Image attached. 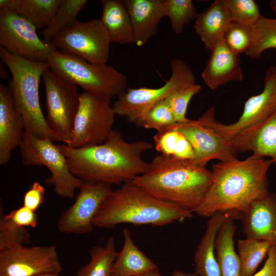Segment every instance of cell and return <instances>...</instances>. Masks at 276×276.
Segmentation results:
<instances>
[{
	"instance_id": "f6af8a7d",
	"label": "cell",
	"mask_w": 276,
	"mask_h": 276,
	"mask_svg": "<svg viewBox=\"0 0 276 276\" xmlns=\"http://www.w3.org/2000/svg\"><path fill=\"white\" fill-rule=\"evenodd\" d=\"M36 276H61L60 273H46L41 274H39Z\"/></svg>"
},
{
	"instance_id": "4316f807",
	"label": "cell",
	"mask_w": 276,
	"mask_h": 276,
	"mask_svg": "<svg viewBox=\"0 0 276 276\" xmlns=\"http://www.w3.org/2000/svg\"><path fill=\"white\" fill-rule=\"evenodd\" d=\"M153 139L155 148L160 154L187 160H194L195 158L189 141L174 127L157 132Z\"/></svg>"
},
{
	"instance_id": "44dd1931",
	"label": "cell",
	"mask_w": 276,
	"mask_h": 276,
	"mask_svg": "<svg viewBox=\"0 0 276 276\" xmlns=\"http://www.w3.org/2000/svg\"><path fill=\"white\" fill-rule=\"evenodd\" d=\"M132 29L133 43L137 47L146 44L157 33L165 17L164 0H125Z\"/></svg>"
},
{
	"instance_id": "bcb514c9",
	"label": "cell",
	"mask_w": 276,
	"mask_h": 276,
	"mask_svg": "<svg viewBox=\"0 0 276 276\" xmlns=\"http://www.w3.org/2000/svg\"><path fill=\"white\" fill-rule=\"evenodd\" d=\"M111 276H117L115 274H112Z\"/></svg>"
},
{
	"instance_id": "83f0119b",
	"label": "cell",
	"mask_w": 276,
	"mask_h": 276,
	"mask_svg": "<svg viewBox=\"0 0 276 276\" xmlns=\"http://www.w3.org/2000/svg\"><path fill=\"white\" fill-rule=\"evenodd\" d=\"M275 242L247 237L239 240L237 254L240 264L241 276H252Z\"/></svg>"
},
{
	"instance_id": "52a82bcc",
	"label": "cell",
	"mask_w": 276,
	"mask_h": 276,
	"mask_svg": "<svg viewBox=\"0 0 276 276\" xmlns=\"http://www.w3.org/2000/svg\"><path fill=\"white\" fill-rule=\"evenodd\" d=\"M22 163L26 166H44L51 173L45 183L54 187L55 193L65 198L74 197L82 180L71 172L67 159L58 145L46 138L39 137L25 131L19 146Z\"/></svg>"
},
{
	"instance_id": "d590c367",
	"label": "cell",
	"mask_w": 276,
	"mask_h": 276,
	"mask_svg": "<svg viewBox=\"0 0 276 276\" xmlns=\"http://www.w3.org/2000/svg\"><path fill=\"white\" fill-rule=\"evenodd\" d=\"M223 39L235 54L245 53L252 40V27L231 21L224 31Z\"/></svg>"
},
{
	"instance_id": "30bf717a",
	"label": "cell",
	"mask_w": 276,
	"mask_h": 276,
	"mask_svg": "<svg viewBox=\"0 0 276 276\" xmlns=\"http://www.w3.org/2000/svg\"><path fill=\"white\" fill-rule=\"evenodd\" d=\"M45 91L47 124L59 142L68 145L79 105L77 86L62 79L49 68L42 76Z\"/></svg>"
},
{
	"instance_id": "7a4b0ae2",
	"label": "cell",
	"mask_w": 276,
	"mask_h": 276,
	"mask_svg": "<svg viewBox=\"0 0 276 276\" xmlns=\"http://www.w3.org/2000/svg\"><path fill=\"white\" fill-rule=\"evenodd\" d=\"M272 163L252 154L244 160L214 164L212 182L195 213L204 217L226 213L239 218L254 201L269 192L267 174Z\"/></svg>"
},
{
	"instance_id": "277c9868",
	"label": "cell",
	"mask_w": 276,
	"mask_h": 276,
	"mask_svg": "<svg viewBox=\"0 0 276 276\" xmlns=\"http://www.w3.org/2000/svg\"><path fill=\"white\" fill-rule=\"evenodd\" d=\"M193 215L181 206L156 199L130 181L111 192L96 215L94 225L105 228L122 223L161 226Z\"/></svg>"
},
{
	"instance_id": "5bb4252c",
	"label": "cell",
	"mask_w": 276,
	"mask_h": 276,
	"mask_svg": "<svg viewBox=\"0 0 276 276\" xmlns=\"http://www.w3.org/2000/svg\"><path fill=\"white\" fill-rule=\"evenodd\" d=\"M36 29L17 14L0 9L1 47L31 61L47 62L51 53L58 49L51 41L41 40Z\"/></svg>"
},
{
	"instance_id": "7bdbcfd3",
	"label": "cell",
	"mask_w": 276,
	"mask_h": 276,
	"mask_svg": "<svg viewBox=\"0 0 276 276\" xmlns=\"http://www.w3.org/2000/svg\"><path fill=\"white\" fill-rule=\"evenodd\" d=\"M1 74L0 76L2 79L6 78L7 77V72L4 67L1 63Z\"/></svg>"
},
{
	"instance_id": "484cf974",
	"label": "cell",
	"mask_w": 276,
	"mask_h": 276,
	"mask_svg": "<svg viewBox=\"0 0 276 276\" xmlns=\"http://www.w3.org/2000/svg\"><path fill=\"white\" fill-rule=\"evenodd\" d=\"M61 0H1L6 9L22 17L36 28H47L52 22Z\"/></svg>"
},
{
	"instance_id": "f1b7e54d",
	"label": "cell",
	"mask_w": 276,
	"mask_h": 276,
	"mask_svg": "<svg viewBox=\"0 0 276 276\" xmlns=\"http://www.w3.org/2000/svg\"><path fill=\"white\" fill-rule=\"evenodd\" d=\"M90 261L82 266L76 276H111V269L117 251L112 236L104 246H95L89 251Z\"/></svg>"
},
{
	"instance_id": "7402d4cb",
	"label": "cell",
	"mask_w": 276,
	"mask_h": 276,
	"mask_svg": "<svg viewBox=\"0 0 276 276\" xmlns=\"http://www.w3.org/2000/svg\"><path fill=\"white\" fill-rule=\"evenodd\" d=\"M229 217L234 218L226 213H216L210 217L194 256L195 273L198 276H222L215 251V241L220 227Z\"/></svg>"
},
{
	"instance_id": "d6a6232c",
	"label": "cell",
	"mask_w": 276,
	"mask_h": 276,
	"mask_svg": "<svg viewBox=\"0 0 276 276\" xmlns=\"http://www.w3.org/2000/svg\"><path fill=\"white\" fill-rule=\"evenodd\" d=\"M177 122L166 100L152 106L144 114L139 126L162 132L174 127Z\"/></svg>"
},
{
	"instance_id": "cb8c5ba5",
	"label": "cell",
	"mask_w": 276,
	"mask_h": 276,
	"mask_svg": "<svg viewBox=\"0 0 276 276\" xmlns=\"http://www.w3.org/2000/svg\"><path fill=\"white\" fill-rule=\"evenodd\" d=\"M122 234L124 243L113 263L112 274L117 276H140L157 267L134 244L130 231L125 228Z\"/></svg>"
},
{
	"instance_id": "ffe728a7",
	"label": "cell",
	"mask_w": 276,
	"mask_h": 276,
	"mask_svg": "<svg viewBox=\"0 0 276 276\" xmlns=\"http://www.w3.org/2000/svg\"><path fill=\"white\" fill-rule=\"evenodd\" d=\"M237 153L252 152L276 164V110L262 122L240 132L230 141Z\"/></svg>"
},
{
	"instance_id": "ac0fdd59",
	"label": "cell",
	"mask_w": 276,
	"mask_h": 276,
	"mask_svg": "<svg viewBox=\"0 0 276 276\" xmlns=\"http://www.w3.org/2000/svg\"><path fill=\"white\" fill-rule=\"evenodd\" d=\"M24 120L8 86L0 84V164L8 163L19 147L25 132Z\"/></svg>"
},
{
	"instance_id": "d6986e66",
	"label": "cell",
	"mask_w": 276,
	"mask_h": 276,
	"mask_svg": "<svg viewBox=\"0 0 276 276\" xmlns=\"http://www.w3.org/2000/svg\"><path fill=\"white\" fill-rule=\"evenodd\" d=\"M210 53L211 57L201 77L211 90H215L231 81L243 80L239 55L227 47L223 36L218 39Z\"/></svg>"
},
{
	"instance_id": "9a60e30c",
	"label": "cell",
	"mask_w": 276,
	"mask_h": 276,
	"mask_svg": "<svg viewBox=\"0 0 276 276\" xmlns=\"http://www.w3.org/2000/svg\"><path fill=\"white\" fill-rule=\"evenodd\" d=\"M74 202L57 220L59 231L64 234H87L95 227L94 220L113 191L109 184L82 181Z\"/></svg>"
},
{
	"instance_id": "836d02e7",
	"label": "cell",
	"mask_w": 276,
	"mask_h": 276,
	"mask_svg": "<svg viewBox=\"0 0 276 276\" xmlns=\"http://www.w3.org/2000/svg\"><path fill=\"white\" fill-rule=\"evenodd\" d=\"M201 86L196 82L184 86L173 92L165 100L169 105L177 123H186L188 105L192 98L198 94Z\"/></svg>"
},
{
	"instance_id": "e0dca14e",
	"label": "cell",
	"mask_w": 276,
	"mask_h": 276,
	"mask_svg": "<svg viewBox=\"0 0 276 276\" xmlns=\"http://www.w3.org/2000/svg\"><path fill=\"white\" fill-rule=\"evenodd\" d=\"M246 237L276 241V194L268 192L240 214Z\"/></svg>"
},
{
	"instance_id": "7c38bea8",
	"label": "cell",
	"mask_w": 276,
	"mask_h": 276,
	"mask_svg": "<svg viewBox=\"0 0 276 276\" xmlns=\"http://www.w3.org/2000/svg\"><path fill=\"white\" fill-rule=\"evenodd\" d=\"M51 42L59 51L92 63L106 64L111 41L100 19L77 21Z\"/></svg>"
},
{
	"instance_id": "8fae6325",
	"label": "cell",
	"mask_w": 276,
	"mask_h": 276,
	"mask_svg": "<svg viewBox=\"0 0 276 276\" xmlns=\"http://www.w3.org/2000/svg\"><path fill=\"white\" fill-rule=\"evenodd\" d=\"M264 81L262 91L245 101L242 113L235 123L226 125L217 121L214 107L205 111L197 122L230 142L241 131L264 121L276 110V65L268 69Z\"/></svg>"
},
{
	"instance_id": "ee69618b",
	"label": "cell",
	"mask_w": 276,
	"mask_h": 276,
	"mask_svg": "<svg viewBox=\"0 0 276 276\" xmlns=\"http://www.w3.org/2000/svg\"><path fill=\"white\" fill-rule=\"evenodd\" d=\"M270 7L272 11L276 14V0H272L270 1Z\"/></svg>"
},
{
	"instance_id": "4fadbf2b",
	"label": "cell",
	"mask_w": 276,
	"mask_h": 276,
	"mask_svg": "<svg viewBox=\"0 0 276 276\" xmlns=\"http://www.w3.org/2000/svg\"><path fill=\"white\" fill-rule=\"evenodd\" d=\"M62 270L55 245L27 246L15 242L0 245V276H36Z\"/></svg>"
},
{
	"instance_id": "b9f144b4",
	"label": "cell",
	"mask_w": 276,
	"mask_h": 276,
	"mask_svg": "<svg viewBox=\"0 0 276 276\" xmlns=\"http://www.w3.org/2000/svg\"><path fill=\"white\" fill-rule=\"evenodd\" d=\"M140 276H164L162 274H161L158 269V268H156L154 269H153L150 271H148Z\"/></svg>"
},
{
	"instance_id": "8d00e7d4",
	"label": "cell",
	"mask_w": 276,
	"mask_h": 276,
	"mask_svg": "<svg viewBox=\"0 0 276 276\" xmlns=\"http://www.w3.org/2000/svg\"><path fill=\"white\" fill-rule=\"evenodd\" d=\"M30 240L31 235L26 227L14 225L0 215V245L13 242L27 245Z\"/></svg>"
},
{
	"instance_id": "3957f363",
	"label": "cell",
	"mask_w": 276,
	"mask_h": 276,
	"mask_svg": "<svg viewBox=\"0 0 276 276\" xmlns=\"http://www.w3.org/2000/svg\"><path fill=\"white\" fill-rule=\"evenodd\" d=\"M212 180V172L206 167L160 154L132 181L156 199L193 213L202 202Z\"/></svg>"
},
{
	"instance_id": "4dcf8cb0",
	"label": "cell",
	"mask_w": 276,
	"mask_h": 276,
	"mask_svg": "<svg viewBox=\"0 0 276 276\" xmlns=\"http://www.w3.org/2000/svg\"><path fill=\"white\" fill-rule=\"evenodd\" d=\"M276 49V19L262 17L252 26V40L245 54L259 58L268 49Z\"/></svg>"
},
{
	"instance_id": "ab89813d",
	"label": "cell",
	"mask_w": 276,
	"mask_h": 276,
	"mask_svg": "<svg viewBox=\"0 0 276 276\" xmlns=\"http://www.w3.org/2000/svg\"><path fill=\"white\" fill-rule=\"evenodd\" d=\"M252 276H276V241L270 248L262 268Z\"/></svg>"
},
{
	"instance_id": "f35d334b",
	"label": "cell",
	"mask_w": 276,
	"mask_h": 276,
	"mask_svg": "<svg viewBox=\"0 0 276 276\" xmlns=\"http://www.w3.org/2000/svg\"><path fill=\"white\" fill-rule=\"evenodd\" d=\"M45 192L40 182H34L24 194L23 206L36 212L44 201Z\"/></svg>"
},
{
	"instance_id": "60d3db41",
	"label": "cell",
	"mask_w": 276,
	"mask_h": 276,
	"mask_svg": "<svg viewBox=\"0 0 276 276\" xmlns=\"http://www.w3.org/2000/svg\"><path fill=\"white\" fill-rule=\"evenodd\" d=\"M170 276H198L195 272H185L179 270L174 271Z\"/></svg>"
},
{
	"instance_id": "603a6c76",
	"label": "cell",
	"mask_w": 276,
	"mask_h": 276,
	"mask_svg": "<svg viewBox=\"0 0 276 276\" xmlns=\"http://www.w3.org/2000/svg\"><path fill=\"white\" fill-rule=\"evenodd\" d=\"M231 21L225 0H215L198 14L194 29L205 48L211 52Z\"/></svg>"
},
{
	"instance_id": "6da1fadb",
	"label": "cell",
	"mask_w": 276,
	"mask_h": 276,
	"mask_svg": "<svg viewBox=\"0 0 276 276\" xmlns=\"http://www.w3.org/2000/svg\"><path fill=\"white\" fill-rule=\"evenodd\" d=\"M67 159L71 172L82 181L109 185L132 181L144 173L148 163L142 157L153 145L145 141L128 142L112 130L103 143L82 148L58 145Z\"/></svg>"
},
{
	"instance_id": "74e56055",
	"label": "cell",
	"mask_w": 276,
	"mask_h": 276,
	"mask_svg": "<svg viewBox=\"0 0 276 276\" xmlns=\"http://www.w3.org/2000/svg\"><path fill=\"white\" fill-rule=\"evenodd\" d=\"M0 205V215L7 221L14 225L22 227L34 228L37 226L38 217L36 212L22 206L12 210L7 215H4L2 202Z\"/></svg>"
},
{
	"instance_id": "8992f818",
	"label": "cell",
	"mask_w": 276,
	"mask_h": 276,
	"mask_svg": "<svg viewBox=\"0 0 276 276\" xmlns=\"http://www.w3.org/2000/svg\"><path fill=\"white\" fill-rule=\"evenodd\" d=\"M49 68L84 91L112 99L127 89L125 75L107 64H96L56 50L49 56Z\"/></svg>"
},
{
	"instance_id": "d4e9b609",
	"label": "cell",
	"mask_w": 276,
	"mask_h": 276,
	"mask_svg": "<svg viewBox=\"0 0 276 276\" xmlns=\"http://www.w3.org/2000/svg\"><path fill=\"white\" fill-rule=\"evenodd\" d=\"M100 18L111 42L121 44L133 43L131 23L123 1L102 0Z\"/></svg>"
},
{
	"instance_id": "9c48e42d",
	"label": "cell",
	"mask_w": 276,
	"mask_h": 276,
	"mask_svg": "<svg viewBox=\"0 0 276 276\" xmlns=\"http://www.w3.org/2000/svg\"><path fill=\"white\" fill-rule=\"evenodd\" d=\"M111 99L85 91L80 94L79 105L74 120L70 142L73 148L104 143L112 131L116 116Z\"/></svg>"
},
{
	"instance_id": "f546056e",
	"label": "cell",
	"mask_w": 276,
	"mask_h": 276,
	"mask_svg": "<svg viewBox=\"0 0 276 276\" xmlns=\"http://www.w3.org/2000/svg\"><path fill=\"white\" fill-rule=\"evenodd\" d=\"M87 3V0H61L52 22L41 32L43 41L51 42L59 33L76 24L78 14Z\"/></svg>"
},
{
	"instance_id": "2e32d148",
	"label": "cell",
	"mask_w": 276,
	"mask_h": 276,
	"mask_svg": "<svg viewBox=\"0 0 276 276\" xmlns=\"http://www.w3.org/2000/svg\"><path fill=\"white\" fill-rule=\"evenodd\" d=\"M182 133L194 150L196 164L206 167L212 159L226 162L236 159L237 153L230 142L224 139L212 128L202 125L196 120L177 123L173 127Z\"/></svg>"
},
{
	"instance_id": "ba28073f",
	"label": "cell",
	"mask_w": 276,
	"mask_h": 276,
	"mask_svg": "<svg viewBox=\"0 0 276 276\" xmlns=\"http://www.w3.org/2000/svg\"><path fill=\"white\" fill-rule=\"evenodd\" d=\"M170 68L171 76L161 87L127 88L112 105L116 114L125 117L129 122L139 126L144 114L152 106L181 87L195 82L192 70L182 60L172 59Z\"/></svg>"
},
{
	"instance_id": "1f68e13d",
	"label": "cell",
	"mask_w": 276,
	"mask_h": 276,
	"mask_svg": "<svg viewBox=\"0 0 276 276\" xmlns=\"http://www.w3.org/2000/svg\"><path fill=\"white\" fill-rule=\"evenodd\" d=\"M165 17L169 18L173 31L180 34L186 25L195 20L198 13L191 0H164Z\"/></svg>"
},
{
	"instance_id": "e575fe53",
	"label": "cell",
	"mask_w": 276,
	"mask_h": 276,
	"mask_svg": "<svg viewBox=\"0 0 276 276\" xmlns=\"http://www.w3.org/2000/svg\"><path fill=\"white\" fill-rule=\"evenodd\" d=\"M232 21L253 26L263 17L254 0H225Z\"/></svg>"
},
{
	"instance_id": "5b68a950",
	"label": "cell",
	"mask_w": 276,
	"mask_h": 276,
	"mask_svg": "<svg viewBox=\"0 0 276 276\" xmlns=\"http://www.w3.org/2000/svg\"><path fill=\"white\" fill-rule=\"evenodd\" d=\"M0 57L12 75L8 87L24 120L25 131L39 137L59 142L47 124L40 103L39 82L44 71L49 68L48 63L25 59L2 47Z\"/></svg>"
}]
</instances>
